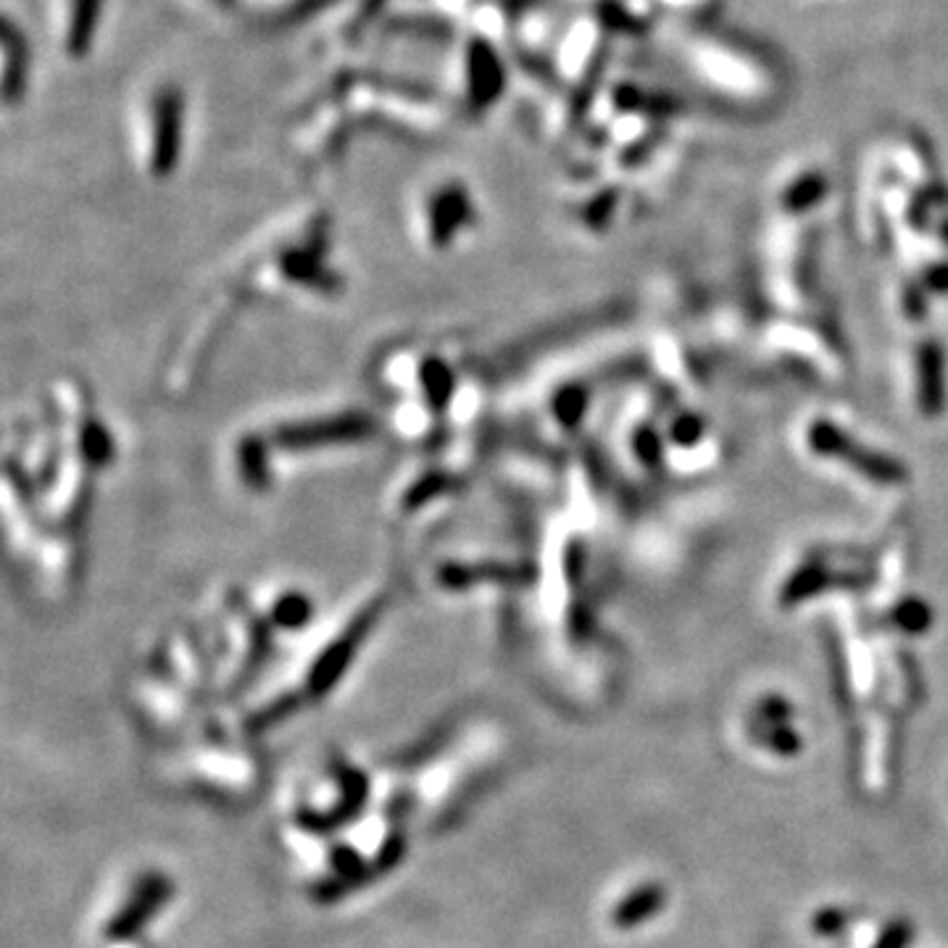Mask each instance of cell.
Wrapping results in <instances>:
<instances>
[{"instance_id":"1","label":"cell","mask_w":948,"mask_h":948,"mask_svg":"<svg viewBox=\"0 0 948 948\" xmlns=\"http://www.w3.org/2000/svg\"><path fill=\"white\" fill-rule=\"evenodd\" d=\"M117 461L109 419L82 382L56 380L19 409L6 438V535L34 588L67 596L80 580L82 532L98 482Z\"/></svg>"},{"instance_id":"2","label":"cell","mask_w":948,"mask_h":948,"mask_svg":"<svg viewBox=\"0 0 948 948\" xmlns=\"http://www.w3.org/2000/svg\"><path fill=\"white\" fill-rule=\"evenodd\" d=\"M382 432L380 411L356 403L288 411L234 435L227 446V469L246 493H272L301 467L377 446Z\"/></svg>"},{"instance_id":"3","label":"cell","mask_w":948,"mask_h":948,"mask_svg":"<svg viewBox=\"0 0 948 948\" xmlns=\"http://www.w3.org/2000/svg\"><path fill=\"white\" fill-rule=\"evenodd\" d=\"M477 227V209L461 184L438 188L425 203V213H419L417 232L425 251L440 253L459 246Z\"/></svg>"},{"instance_id":"4","label":"cell","mask_w":948,"mask_h":948,"mask_svg":"<svg viewBox=\"0 0 948 948\" xmlns=\"http://www.w3.org/2000/svg\"><path fill=\"white\" fill-rule=\"evenodd\" d=\"M153 142H151V172L156 177H167L174 172V163L180 159V138H182V101L174 90L163 92L156 101L153 113Z\"/></svg>"},{"instance_id":"5","label":"cell","mask_w":948,"mask_h":948,"mask_svg":"<svg viewBox=\"0 0 948 948\" xmlns=\"http://www.w3.org/2000/svg\"><path fill=\"white\" fill-rule=\"evenodd\" d=\"M661 904H665V890H661L659 886L638 890V894L627 898V901L622 904V909L617 911V925L643 922V919H648L661 909Z\"/></svg>"},{"instance_id":"6","label":"cell","mask_w":948,"mask_h":948,"mask_svg":"<svg viewBox=\"0 0 948 948\" xmlns=\"http://www.w3.org/2000/svg\"><path fill=\"white\" fill-rule=\"evenodd\" d=\"M98 11H101V0H74V9H71V27H69L71 48L84 51V48L90 46Z\"/></svg>"},{"instance_id":"7","label":"cell","mask_w":948,"mask_h":948,"mask_svg":"<svg viewBox=\"0 0 948 948\" xmlns=\"http://www.w3.org/2000/svg\"><path fill=\"white\" fill-rule=\"evenodd\" d=\"M601 17H603V24L611 27V30H622V32H638L640 30V19L632 17V13L622 9L619 3H606Z\"/></svg>"}]
</instances>
